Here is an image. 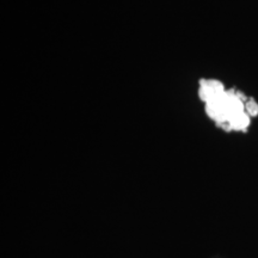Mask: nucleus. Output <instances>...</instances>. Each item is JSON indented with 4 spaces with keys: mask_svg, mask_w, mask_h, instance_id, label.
Listing matches in <instances>:
<instances>
[{
    "mask_svg": "<svg viewBox=\"0 0 258 258\" xmlns=\"http://www.w3.org/2000/svg\"><path fill=\"white\" fill-rule=\"evenodd\" d=\"M250 123V118L247 112H241V114L234 116L233 118L230 121V128L235 129V131H243V129H246L247 125Z\"/></svg>",
    "mask_w": 258,
    "mask_h": 258,
    "instance_id": "obj_1",
    "label": "nucleus"
},
{
    "mask_svg": "<svg viewBox=\"0 0 258 258\" xmlns=\"http://www.w3.org/2000/svg\"><path fill=\"white\" fill-rule=\"evenodd\" d=\"M245 109H246L247 114H249V115L254 116V115L258 114V105L253 101L247 102L246 104H245Z\"/></svg>",
    "mask_w": 258,
    "mask_h": 258,
    "instance_id": "obj_2",
    "label": "nucleus"
}]
</instances>
